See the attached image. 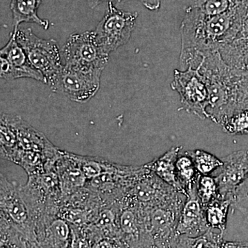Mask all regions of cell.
<instances>
[{
    "mask_svg": "<svg viewBox=\"0 0 248 248\" xmlns=\"http://www.w3.org/2000/svg\"><path fill=\"white\" fill-rule=\"evenodd\" d=\"M248 5V0H244L236 9L215 16L189 6L181 25L179 63L182 70L197 68L206 55L234 40L242 29Z\"/></svg>",
    "mask_w": 248,
    "mask_h": 248,
    "instance_id": "cell-1",
    "label": "cell"
},
{
    "mask_svg": "<svg viewBox=\"0 0 248 248\" xmlns=\"http://www.w3.org/2000/svg\"><path fill=\"white\" fill-rule=\"evenodd\" d=\"M199 71L209 89V119L218 125L235 111L239 110V78L222 60L218 51L206 55Z\"/></svg>",
    "mask_w": 248,
    "mask_h": 248,
    "instance_id": "cell-2",
    "label": "cell"
},
{
    "mask_svg": "<svg viewBox=\"0 0 248 248\" xmlns=\"http://www.w3.org/2000/svg\"><path fill=\"white\" fill-rule=\"evenodd\" d=\"M187 196L177 191L169 198L152 206H143V247L175 248L177 227Z\"/></svg>",
    "mask_w": 248,
    "mask_h": 248,
    "instance_id": "cell-3",
    "label": "cell"
},
{
    "mask_svg": "<svg viewBox=\"0 0 248 248\" xmlns=\"http://www.w3.org/2000/svg\"><path fill=\"white\" fill-rule=\"evenodd\" d=\"M13 32L32 66L43 75L46 84L50 86L63 68L56 41L40 38L31 28Z\"/></svg>",
    "mask_w": 248,
    "mask_h": 248,
    "instance_id": "cell-4",
    "label": "cell"
},
{
    "mask_svg": "<svg viewBox=\"0 0 248 248\" xmlns=\"http://www.w3.org/2000/svg\"><path fill=\"white\" fill-rule=\"evenodd\" d=\"M138 17V13L122 11L113 3L108 2L105 14L94 31L96 42L104 55L109 56L128 42Z\"/></svg>",
    "mask_w": 248,
    "mask_h": 248,
    "instance_id": "cell-5",
    "label": "cell"
},
{
    "mask_svg": "<svg viewBox=\"0 0 248 248\" xmlns=\"http://www.w3.org/2000/svg\"><path fill=\"white\" fill-rule=\"evenodd\" d=\"M171 88L179 93L184 110L202 120L209 119L208 86L198 68L175 70Z\"/></svg>",
    "mask_w": 248,
    "mask_h": 248,
    "instance_id": "cell-6",
    "label": "cell"
},
{
    "mask_svg": "<svg viewBox=\"0 0 248 248\" xmlns=\"http://www.w3.org/2000/svg\"><path fill=\"white\" fill-rule=\"evenodd\" d=\"M65 66L85 71H104L108 61L95 40L94 31L70 36L62 48Z\"/></svg>",
    "mask_w": 248,
    "mask_h": 248,
    "instance_id": "cell-7",
    "label": "cell"
},
{
    "mask_svg": "<svg viewBox=\"0 0 248 248\" xmlns=\"http://www.w3.org/2000/svg\"><path fill=\"white\" fill-rule=\"evenodd\" d=\"M102 72L77 69L64 65L50 87L54 92L61 93L73 102L86 103L99 91Z\"/></svg>",
    "mask_w": 248,
    "mask_h": 248,
    "instance_id": "cell-8",
    "label": "cell"
},
{
    "mask_svg": "<svg viewBox=\"0 0 248 248\" xmlns=\"http://www.w3.org/2000/svg\"><path fill=\"white\" fill-rule=\"evenodd\" d=\"M0 76L3 79L30 78L46 84L43 75L31 63L14 32L0 50Z\"/></svg>",
    "mask_w": 248,
    "mask_h": 248,
    "instance_id": "cell-9",
    "label": "cell"
},
{
    "mask_svg": "<svg viewBox=\"0 0 248 248\" xmlns=\"http://www.w3.org/2000/svg\"><path fill=\"white\" fill-rule=\"evenodd\" d=\"M222 160L221 172L216 177L218 195L233 203L236 189L248 177V151L233 152Z\"/></svg>",
    "mask_w": 248,
    "mask_h": 248,
    "instance_id": "cell-10",
    "label": "cell"
},
{
    "mask_svg": "<svg viewBox=\"0 0 248 248\" xmlns=\"http://www.w3.org/2000/svg\"><path fill=\"white\" fill-rule=\"evenodd\" d=\"M197 184L187 191V200L181 212L177 227V236L196 237L209 229L205 215V207L199 198Z\"/></svg>",
    "mask_w": 248,
    "mask_h": 248,
    "instance_id": "cell-11",
    "label": "cell"
},
{
    "mask_svg": "<svg viewBox=\"0 0 248 248\" xmlns=\"http://www.w3.org/2000/svg\"><path fill=\"white\" fill-rule=\"evenodd\" d=\"M182 146L172 147L162 156L153 160L144 166L154 172L165 183L187 196L185 188L178 177L176 164L178 156L182 152Z\"/></svg>",
    "mask_w": 248,
    "mask_h": 248,
    "instance_id": "cell-12",
    "label": "cell"
},
{
    "mask_svg": "<svg viewBox=\"0 0 248 248\" xmlns=\"http://www.w3.org/2000/svg\"><path fill=\"white\" fill-rule=\"evenodd\" d=\"M1 209L17 226L26 224L29 214L19 192L4 177H1Z\"/></svg>",
    "mask_w": 248,
    "mask_h": 248,
    "instance_id": "cell-13",
    "label": "cell"
},
{
    "mask_svg": "<svg viewBox=\"0 0 248 248\" xmlns=\"http://www.w3.org/2000/svg\"><path fill=\"white\" fill-rule=\"evenodd\" d=\"M222 60L237 73L248 74V37L238 35L218 50Z\"/></svg>",
    "mask_w": 248,
    "mask_h": 248,
    "instance_id": "cell-14",
    "label": "cell"
},
{
    "mask_svg": "<svg viewBox=\"0 0 248 248\" xmlns=\"http://www.w3.org/2000/svg\"><path fill=\"white\" fill-rule=\"evenodd\" d=\"M42 0H11V8L14 19V31L17 32L22 23H35L47 30L48 20L41 19L37 15Z\"/></svg>",
    "mask_w": 248,
    "mask_h": 248,
    "instance_id": "cell-15",
    "label": "cell"
},
{
    "mask_svg": "<svg viewBox=\"0 0 248 248\" xmlns=\"http://www.w3.org/2000/svg\"><path fill=\"white\" fill-rule=\"evenodd\" d=\"M231 206V200H223L220 197L209 203L205 208V218L209 228L226 232L228 213Z\"/></svg>",
    "mask_w": 248,
    "mask_h": 248,
    "instance_id": "cell-16",
    "label": "cell"
},
{
    "mask_svg": "<svg viewBox=\"0 0 248 248\" xmlns=\"http://www.w3.org/2000/svg\"><path fill=\"white\" fill-rule=\"evenodd\" d=\"M224 232L209 228L204 234L196 237L179 236L175 248H222L224 242Z\"/></svg>",
    "mask_w": 248,
    "mask_h": 248,
    "instance_id": "cell-17",
    "label": "cell"
},
{
    "mask_svg": "<svg viewBox=\"0 0 248 248\" xmlns=\"http://www.w3.org/2000/svg\"><path fill=\"white\" fill-rule=\"evenodd\" d=\"M178 177L186 192L190 190L198 182L201 174L197 172L192 158L187 153L181 152L177 160Z\"/></svg>",
    "mask_w": 248,
    "mask_h": 248,
    "instance_id": "cell-18",
    "label": "cell"
},
{
    "mask_svg": "<svg viewBox=\"0 0 248 248\" xmlns=\"http://www.w3.org/2000/svg\"><path fill=\"white\" fill-rule=\"evenodd\" d=\"M186 153L192 158L197 172L202 175H210L214 171L221 169L223 165V160L202 150L188 151Z\"/></svg>",
    "mask_w": 248,
    "mask_h": 248,
    "instance_id": "cell-19",
    "label": "cell"
},
{
    "mask_svg": "<svg viewBox=\"0 0 248 248\" xmlns=\"http://www.w3.org/2000/svg\"><path fill=\"white\" fill-rule=\"evenodd\" d=\"M220 125L225 133L230 135H248V108L235 111Z\"/></svg>",
    "mask_w": 248,
    "mask_h": 248,
    "instance_id": "cell-20",
    "label": "cell"
},
{
    "mask_svg": "<svg viewBox=\"0 0 248 248\" xmlns=\"http://www.w3.org/2000/svg\"><path fill=\"white\" fill-rule=\"evenodd\" d=\"M244 0H195L192 6L204 14L220 15L236 9Z\"/></svg>",
    "mask_w": 248,
    "mask_h": 248,
    "instance_id": "cell-21",
    "label": "cell"
},
{
    "mask_svg": "<svg viewBox=\"0 0 248 248\" xmlns=\"http://www.w3.org/2000/svg\"><path fill=\"white\" fill-rule=\"evenodd\" d=\"M197 191L201 202L205 208L209 203L219 197L216 177H213L211 174H201L197 182Z\"/></svg>",
    "mask_w": 248,
    "mask_h": 248,
    "instance_id": "cell-22",
    "label": "cell"
},
{
    "mask_svg": "<svg viewBox=\"0 0 248 248\" xmlns=\"http://www.w3.org/2000/svg\"><path fill=\"white\" fill-rule=\"evenodd\" d=\"M50 234L59 241H66L69 234V230L66 223L58 220L54 222L50 228Z\"/></svg>",
    "mask_w": 248,
    "mask_h": 248,
    "instance_id": "cell-23",
    "label": "cell"
},
{
    "mask_svg": "<svg viewBox=\"0 0 248 248\" xmlns=\"http://www.w3.org/2000/svg\"><path fill=\"white\" fill-rule=\"evenodd\" d=\"M124 1H126V0H88V3H89L90 7L93 9L104 2H110V1L115 4ZM138 1H141L147 9L156 10L159 9L161 0H138Z\"/></svg>",
    "mask_w": 248,
    "mask_h": 248,
    "instance_id": "cell-24",
    "label": "cell"
},
{
    "mask_svg": "<svg viewBox=\"0 0 248 248\" xmlns=\"http://www.w3.org/2000/svg\"><path fill=\"white\" fill-rule=\"evenodd\" d=\"M246 202H248V177L236 189L232 206L239 209Z\"/></svg>",
    "mask_w": 248,
    "mask_h": 248,
    "instance_id": "cell-25",
    "label": "cell"
},
{
    "mask_svg": "<svg viewBox=\"0 0 248 248\" xmlns=\"http://www.w3.org/2000/svg\"><path fill=\"white\" fill-rule=\"evenodd\" d=\"M222 248H248V241H224Z\"/></svg>",
    "mask_w": 248,
    "mask_h": 248,
    "instance_id": "cell-26",
    "label": "cell"
},
{
    "mask_svg": "<svg viewBox=\"0 0 248 248\" xmlns=\"http://www.w3.org/2000/svg\"><path fill=\"white\" fill-rule=\"evenodd\" d=\"M239 35L248 37V5L247 13H246V17L244 19V24H243L242 29Z\"/></svg>",
    "mask_w": 248,
    "mask_h": 248,
    "instance_id": "cell-27",
    "label": "cell"
},
{
    "mask_svg": "<svg viewBox=\"0 0 248 248\" xmlns=\"http://www.w3.org/2000/svg\"><path fill=\"white\" fill-rule=\"evenodd\" d=\"M241 213H244V215H246V217L248 218V206L244 209V210L241 211Z\"/></svg>",
    "mask_w": 248,
    "mask_h": 248,
    "instance_id": "cell-28",
    "label": "cell"
}]
</instances>
